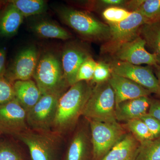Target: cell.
Returning a JSON list of instances; mask_svg holds the SVG:
<instances>
[{"instance_id": "14", "label": "cell", "mask_w": 160, "mask_h": 160, "mask_svg": "<svg viewBox=\"0 0 160 160\" xmlns=\"http://www.w3.org/2000/svg\"><path fill=\"white\" fill-rule=\"evenodd\" d=\"M108 81L114 92L116 106L125 101L149 97L151 94L137 83L112 72Z\"/></svg>"}, {"instance_id": "22", "label": "cell", "mask_w": 160, "mask_h": 160, "mask_svg": "<svg viewBox=\"0 0 160 160\" xmlns=\"http://www.w3.org/2000/svg\"><path fill=\"white\" fill-rule=\"evenodd\" d=\"M138 35L153 52L160 65V21L144 24L140 28Z\"/></svg>"}, {"instance_id": "11", "label": "cell", "mask_w": 160, "mask_h": 160, "mask_svg": "<svg viewBox=\"0 0 160 160\" xmlns=\"http://www.w3.org/2000/svg\"><path fill=\"white\" fill-rule=\"evenodd\" d=\"M27 112L16 98L0 106V132L16 137L29 128Z\"/></svg>"}, {"instance_id": "20", "label": "cell", "mask_w": 160, "mask_h": 160, "mask_svg": "<svg viewBox=\"0 0 160 160\" xmlns=\"http://www.w3.org/2000/svg\"><path fill=\"white\" fill-rule=\"evenodd\" d=\"M125 8L130 12H139L147 23L160 21V0L127 1Z\"/></svg>"}, {"instance_id": "19", "label": "cell", "mask_w": 160, "mask_h": 160, "mask_svg": "<svg viewBox=\"0 0 160 160\" xmlns=\"http://www.w3.org/2000/svg\"><path fill=\"white\" fill-rule=\"evenodd\" d=\"M139 146L131 133H126L101 160H134Z\"/></svg>"}, {"instance_id": "4", "label": "cell", "mask_w": 160, "mask_h": 160, "mask_svg": "<svg viewBox=\"0 0 160 160\" xmlns=\"http://www.w3.org/2000/svg\"><path fill=\"white\" fill-rule=\"evenodd\" d=\"M16 138L27 146L32 160H56L62 136L52 130L29 127Z\"/></svg>"}, {"instance_id": "3", "label": "cell", "mask_w": 160, "mask_h": 160, "mask_svg": "<svg viewBox=\"0 0 160 160\" xmlns=\"http://www.w3.org/2000/svg\"><path fill=\"white\" fill-rule=\"evenodd\" d=\"M33 78L42 95L65 92L69 86L64 78L62 63L50 52H44L39 58Z\"/></svg>"}, {"instance_id": "13", "label": "cell", "mask_w": 160, "mask_h": 160, "mask_svg": "<svg viewBox=\"0 0 160 160\" xmlns=\"http://www.w3.org/2000/svg\"><path fill=\"white\" fill-rule=\"evenodd\" d=\"M91 57L89 50L77 43H68L64 47L61 63L64 78L69 87L77 83V76L80 66Z\"/></svg>"}, {"instance_id": "12", "label": "cell", "mask_w": 160, "mask_h": 160, "mask_svg": "<svg viewBox=\"0 0 160 160\" xmlns=\"http://www.w3.org/2000/svg\"><path fill=\"white\" fill-rule=\"evenodd\" d=\"M147 23V20L141 13L134 11L132 12L129 17L122 22L108 24L110 29V39L103 49L133 39L138 35L141 26Z\"/></svg>"}, {"instance_id": "33", "label": "cell", "mask_w": 160, "mask_h": 160, "mask_svg": "<svg viewBox=\"0 0 160 160\" xmlns=\"http://www.w3.org/2000/svg\"><path fill=\"white\" fill-rule=\"evenodd\" d=\"M148 113L160 121V99H151Z\"/></svg>"}, {"instance_id": "1", "label": "cell", "mask_w": 160, "mask_h": 160, "mask_svg": "<svg viewBox=\"0 0 160 160\" xmlns=\"http://www.w3.org/2000/svg\"><path fill=\"white\" fill-rule=\"evenodd\" d=\"M92 88L88 82H79L61 95L52 130L62 136L76 126L82 115Z\"/></svg>"}, {"instance_id": "36", "label": "cell", "mask_w": 160, "mask_h": 160, "mask_svg": "<svg viewBox=\"0 0 160 160\" xmlns=\"http://www.w3.org/2000/svg\"><path fill=\"white\" fill-rule=\"evenodd\" d=\"M7 1H0V12L2 9L3 7L6 5Z\"/></svg>"}, {"instance_id": "31", "label": "cell", "mask_w": 160, "mask_h": 160, "mask_svg": "<svg viewBox=\"0 0 160 160\" xmlns=\"http://www.w3.org/2000/svg\"><path fill=\"white\" fill-rule=\"evenodd\" d=\"M155 138L160 137V121L149 113H146L141 118Z\"/></svg>"}, {"instance_id": "23", "label": "cell", "mask_w": 160, "mask_h": 160, "mask_svg": "<svg viewBox=\"0 0 160 160\" xmlns=\"http://www.w3.org/2000/svg\"><path fill=\"white\" fill-rule=\"evenodd\" d=\"M12 3L24 17L43 14L48 9L47 2L44 0H12Z\"/></svg>"}, {"instance_id": "26", "label": "cell", "mask_w": 160, "mask_h": 160, "mask_svg": "<svg viewBox=\"0 0 160 160\" xmlns=\"http://www.w3.org/2000/svg\"><path fill=\"white\" fill-rule=\"evenodd\" d=\"M131 12L122 7H110L104 9L102 16L107 24H115L126 19Z\"/></svg>"}, {"instance_id": "27", "label": "cell", "mask_w": 160, "mask_h": 160, "mask_svg": "<svg viewBox=\"0 0 160 160\" xmlns=\"http://www.w3.org/2000/svg\"><path fill=\"white\" fill-rule=\"evenodd\" d=\"M0 160H24L17 147L7 141L0 142Z\"/></svg>"}, {"instance_id": "25", "label": "cell", "mask_w": 160, "mask_h": 160, "mask_svg": "<svg viewBox=\"0 0 160 160\" xmlns=\"http://www.w3.org/2000/svg\"><path fill=\"white\" fill-rule=\"evenodd\" d=\"M126 127L140 144L155 139L145 123L141 119H136L126 122Z\"/></svg>"}, {"instance_id": "6", "label": "cell", "mask_w": 160, "mask_h": 160, "mask_svg": "<svg viewBox=\"0 0 160 160\" xmlns=\"http://www.w3.org/2000/svg\"><path fill=\"white\" fill-rule=\"evenodd\" d=\"M94 160H101L126 134L125 128L118 122L106 123L88 120Z\"/></svg>"}, {"instance_id": "24", "label": "cell", "mask_w": 160, "mask_h": 160, "mask_svg": "<svg viewBox=\"0 0 160 160\" xmlns=\"http://www.w3.org/2000/svg\"><path fill=\"white\" fill-rule=\"evenodd\" d=\"M134 160H160V137L140 144Z\"/></svg>"}, {"instance_id": "10", "label": "cell", "mask_w": 160, "mask_h": 160, "mask_svg": "<svg viewBox=\"0 0 160 160\" xmlns=\"http://www.w3.org/2000/svg\"><path fill=\"white\" fill-rule=\"evenodd\" d=\"M36 47L30 46L18 52L13 62L6 69L5 78L12 83L17 81H26L33 77L38 61Z\"/></svg>"}, {"instance_id": "18", "label": "cell", "mask_w": 160, "mask_h": 160, "mask_svg": "<svg viewBox=\"0 0 160 160\" xmlns=\"http://www.w3.org/2000/svg\"><path fill=\"white\" fill-rule=\"evenodd\" d=\"M24 18L12 3L7 1L0 12V37H11L16 34Z\"/></svg>"}, {"instance_id": "29", "label": "cell", "mask_w": 160, "mask_h": 160, "mask_svg": "<svg viewBox=\"0 0 160 160\" xmlns=\"http://www.w3.org/2000/svg\"><path fill=\"white\" fill-rule=\"evenodd\" d=\"M112 72L109 63L102 61L97 62L92 83L96 85L107 82L111 77Z\"/></svg>"}, {"instance_id": "8", "label": "cell", "mask_w": 160, "mask_h": 160, "mask_svg": "<svg viewBox=\"0 0 160 160\" xmlns=\"http://www.w3.org/2000/svg\"><path fill=\"white\" fill-rule=\"evenodd\" d=\"M65 92H56L42 95L36 105L27 112L26 120L29 128L52 130L58 101Z\"/></svg>"}, {"instance_id": "28", "label": "cell", "mask_w": 160, "mask_h": 160, "mask_svg": "<svg viewBox=\"0 0 160 160\" xmlns=\"http://www.w3.org/2000/svg\"><path fill=\"white\" fill-rule=\"evenodd\" d=\"M96 65L97 62L92 57L86 60L78 69L77 76V82L82 81L89 82V81H91Z\"/></svg>"}, {"instance_id": "37", "label": "cell", "mask_w": 160, "mask_h": 160, "mask_svg": "<svg viewBox=\"0 0 160 160\" xmlns=\"http://www.w3.org/2000/svg\"><path fill=\"white\" fill-rule=\"evenodd\" d=\"M1 134H2V133H1V132H0V136H1Z\"/></svg>"}, {"instance_id": "5", "label": "cell", "mask_w": 160, "mask_h": 160, "mask_svg": "<svg viewBox=\"0 0 160 160\" xmlns=\"http://www.w3.org/2000/svg\"><path fill=\"white\" fill-rule=\"evenodd\" d=\"M114 92L108 81L96 84L92 88L82 116L88 120L106 123L118 122L116 118Z\"/></svg>"}, {"instance_id": "17", "label": "cell", "mask_w": 160, "mask_h": 160, "mask_svg": "<svg viewBox=\"0 0 160 160\" xmlns=\"http://www.w3.org/2000/svg\"><path fill=\"white\" fill-rule=\"evenodd\" d=\"M15 98L26 112L36 105L42 96L38 87L31 79L13 83Z\"/></svg>"}, {"instance_id": "15", "label": "cell", "mask_w": 160, "mask_h": 160, "mask_svg": "<svg viewBox=\"0 0 160 160\" xmlns=\"http://www.w3.org/2000/svg\"><path fill=\"white\" fill-rule=\"evenodd\" d=\"M91 152L90 129L81 126L72 136L64 160H89Z\"/></svg>"}, {"instance_id": "21", "label": "cell", "mask_w": 160, "mask_h": 160, "mask_svg": "<svg viewBox=\"0 0 160 160\" xmlns=\"http://www.w3.org/2000/svg\"><path fill=\"white\" fill-rule=\"evenodd\" d=\"M30 28L35 34L42 38L67 40L72 37L71 33L66 29L48 20L35 22Z\"/></svg>"}, {"instance_id": "2", "label": "cell", "mask_w": 160, "mask_h": 160, "mask_svg": "<svg viewBox=\"0 0 160 160\" xmlns=\"http://www.w3.org/2000/svg\"><path fill=\"white\" fill-rule=\"evenodd\" d=\"M56 10L62 22L86 39L107 42L110 39L109 25L88 12L66 6H61Z\"/></svg>"}, {"instance_id": "16", "label": "cell", "mask_w": 160, "mask_h": 160, "mask_svg": "<svg viewBox=\"0 0 160 160\" xmlns=\"http://www.w3.org/2000/svg\"><path fill=\"white\" fill-rule=\"evenodd\" d=\"M152 99L142 97L128 100L116 106L117 121L127 122L141 118L148 113Z\"/></svg>"}, {"instance_id": "32", "label": "cell", "mask_w": 160, "mask_h": 160, "mask_svg": "<svg viewBox=\"0 0 160 160\" xmlns=\"http://www.w3.org/2000/svg\"><path fill=\"white\" fill-rule=\"evenodd\" d=\"M127 1L124 0H101L96 1L97 5L94 2V7L98 6L105 7V9L110 7H120L125 8Z\"/></svg>"}, {"instance_id": "30", "label": "cell", "mask_w": 160, "mask_h": 160, "mask_svg": "<svg viewBox=\"0 0 160 160\" xmlns=\"http://www.w3.org/2000/svg\"><path fill=\"white\" fill-rule=\"evenodd\" d=\"M15 98L13 84L5 77L0 78V106Z\"/></svg>"}, {"instance_id": "34", "label": "cell", "mask_w": 160, "mask_h": 160, "mask_svg": "<svg viewBox=\"0 0 160 160\" xmlns=\"http://www.w3.org/2000/svg\"><path fill=\"white\" fill-rule=\"evenodd\" d=\"M6 51L5 48H0V78L5 77L6 71Z\"/></svg>"}, {"instance_id": "7", "label": "cell", "mask_w": 160, "mask_h": 160, "mask_svg": "<svg viewBox=\"0 0 160 160\" xmlns=\"http://www.w3.org/2000/svg\"><path fill=\"white\" fill-rule=\"evenodd\" d=\"M145 41L138 35L129 42L103 49L111 53L114 60L138 66L142 64L150 66L160 65L157 58L147 51Z\"/></svg>"}, {"instance_id": "35", "label": "cell", "mask_w": 160, "mask_h": 160, "mask_svg": "<svg viewBox=\"0 0 160 160\" xmlns=\"http://www.w3.org/2000/svg\"><path fill=\"white\" fill-rule=\"evenodd\" d=\"M154 67L155 68L156 76L157 78L158 82V93L157 95L160 98V65H158Z\"/></svg>"}, {"instance_id": "9", "label": "cell", "mask_w": 160, "mask_h": 160, "mask_svg": "<svg viewBox=\"0 0 160 160\" xmlns=\"http://www.w3.org/2000/svg\"><path fill=\"white\" fill-rule=\"evenodd\" d=\"M112 72L139 84L150 92L158 95V82L151 66H142L116 60L108 63Z\"/></svg>"}]
</instances>
